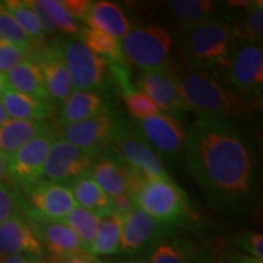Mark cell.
Returning <instances> with one entry per match:
<instances>
[{
	"instance_id": "39",
	"label": "cell",
	"mask_w": 263,
	"mask_h": 263,
	"mask_svg": "<svg viewBox=\"0 0 263 263\" xmlns=\"http://www.w3.org/2000/svg\"><path fill=\"white\" fill-rule=\"evenodd\" d=\"M60 3L67 14L77 22L85 21L91 5L89 0H60Z\"/></svg>"
},
{
	"instance_id": "8",
	"label": "cell",
	"mask_w": 263,
	"mask_h": 263,
	"mask_svg": "<svg viewBox=\"0 0 263 263\" xmlns=\"http://www.w3.org/2000/svg\"><path fill=\"white\" fill-rule=\"evenodd\" d=\"M21 192L22 211L26 218L31 221H64L66 216L77 206L68 186L48 180H42Z\"/></svg>"
},
{
	"instance_id": "5",
	"label": "cell",
	"mask_w": 263,
	"mask_h": 263,
	"mask_svg": "<svg viewBox=\"0 0 263 263\" xmlns=\"http://www.w3.org/2000/svg\"><path fill=\"white\" fill-rule=\"evenodd\" d=\"M50 44L64 61L73 90L107 93L108 84L112 80L111 62L94 54L81 41L59 38Z\"/></svg>"
},
{
	"instance_id": "32",
	"label": "cell",
	"mask_w": 263,
	"mask_h": 263,
	"mask_svg": "<svg viewBox=\"0 0 263 263\" xmlns=\"http://www.w3.org/2000/svg\"><path fill=\"white\" fill-rule=\"evenodd\" d=\"M5 8L16 20L20 27L32 39L35 45H41L45 41V33L43 31L37 15L26 4L25 0H5Z\"/></svg>"
},
{
	"instance_id": "37",
	"label": "cell",
	"mask_w": 263,
	"mask_h": 263,
	"mask_svg": "<svg viewBox=\"0 0 263 263\" xmlns=\"http://www.w3.org/2000/svg\"><path fill=\"white\" fill-rule=\"evenodd\" d=\"M33 50L17 47L0 39V73L6 74L10 70L27 59Z\"/></svg>"
},
{
	"instance_id": "26",
	"label": "cell",
	"mask_w": 263,
	"mask_h": 263,
	"mask_svg": "<svg viewBox=\"0 0 263 263\" xmlns=\"http://www.w3.org/2000/svg\"><path fill=\"white\" fill-rule=\"evenodd\" d=\"M78 206L101 217L115 212L111 197L99 186L90 173L85 174L70 186Z\"/></svg>"
},
{
	"instance_id": "28",
	"label": "cell",
	"mask_w": 263,
	"mask_h": 263,
	"mask_svg": "<svg viewBox=\"0 0 263 263\" xmlns=\"http://www.w3.org/2000/svg\"><path fill=\"white\" fill-rule=\"evenodd\" d=\"M166 4L183 29L218 17V5L211 0H171Z\"/></svg>"
},
{
	"instance_id": "17",
	"label": "cell",
	"mask_w": 263,
	"mask_h": 263,
	"mask_svg": "<svg viewBox=\"0 0 263 263\" xmlns=\"http://www.w3.org/2000/svg\"><path fill=\"white\" fill-rule=\"evenodd\" d=\"M129 172L130 167L121 159L112 145L94 157L90 170L95 182L111 199L128 194Z\"/></svg>"
},
{
	"instance_id": "14",
	"label": "cell",
	"mask_w": 263,
	"mask_h": 263,
	"mask_svg": "<svg viewBox=\"0 0 263 263\" xmlns=\"http://www.w3.org/2000/svg\"><path fill=\"white\" fill-rule=\"evenodd\" d=\"M134 85L153 100L161 112L178 120L189 111L180 94L178 73L171 66L163 70L143 72Z\"/></svg>"
},
{
	"instance_id": "31",
	"label": "cell",
	"mask_w": 263,
	"mask_h": 263,
	"mask_svg": "<svg viewBox=\"0 0 263 263\" xmlns=\"http://www.w3.org/2000/svg\"><path fill=\"white\" fill-rule=\"evenodd\" d=\"M239 42L262 44L263 39V2L255 0L244 10L240 24L233 22Z\"/></svg>"
},
{
	"instance_id": "16",
	"label": "cell",
	"mask_w": 263,
	"mask_h": 263,
	"mask_svg": "<svg viewBox=\"0 0 263 263\" xmlns=\"http://www.w3.org/2000/svg\"><path fill=\"white\" fill-rule=\"evenodd\" d=\"M24 256L44 261L47 251L24 215L15 216L0 224V257Z\"/></svg>"
},
{
	"instance_id": "45",
	"label": "cell",
	"mask_w": 263,
	"mask_h": 263,
	"mask_svg": "<svg viewBox=\"0 0 263 263\" xmlns=\"http://www.w3.org/2000/svg\"><path fill=\"white\" fill-rule=\"evenodd\" d=\"M8 85L9 83H8V80H6V76L0 73V98H2V95L4 93L5 88L8 87Z\"/></svg>"
},
{
	"instance_id": "15",
	"label": "cell",
	"mask_w": 263,
	"mask_h": 263,
	"mask_svg": "<svg viewBox=\"0 0 263 263\" xmlns=\"http://www.w3.org/2000/svg\"><path fill=\"white\" fill-rule=\"evenodd\" d=\"M136 126L154 150L167 156H176L184 151L186 130L176 117L160 112L137 121Z\"/></svg>"
},
{
	"instance_id": "3",
	"label": "cell",
	"mask_w": 263,
	"mask_h": 263,
	"mask_svg": "<svg viewBox=\"0 0 263 263\" xmlns=\"http://www.w3.org/2000/svg\"><path fill=\"white\" fill-rule=\"evenodd\" d=\"M128 195L138 209L176 228L199 221L190 199L176 180L147 177L130 167Z\"/></svg>"
},
{
	"instance_id": "27",
	"label": "cell",
	"mask_w": 263,
	"mask_h": 263,
	"mask_svg": "<svg viewBox=\"0 0 263 263\" xmlns=\"http://www.w3.org/2000/svg\"><path fill=\"white\" fill-rule=\"evenodd\" d=\"M121 234H122V215L111 212L101 216L97 235L88 250V255L99 258L120 254Z\"/></svg>"
},
{
	"instance_id": "9",
	"label": "cell",
	"mask_w": 263,
	"mask_h": 263,
	"mask_svg": "<svg viewBox=\"0 0 263 263\" xmlns=\"http://www.w3.org/2000/svg\"><path fill=\"white\" fill-rule=\"evenodd\" d=\"M176 227L160 222L143 210L133 207L122 215L120 254L138 256L151 251L164 240L176 235Z\"/></svg>"
},
{
	"instance_id": "38",
	"label": "cell",
	"mask_w": 263,
	"mask_h": 263,
	"mask_svg": "<svg viewBox=\"0 0 263 263\" xmlns=\"http://www.w3.org/2000/svg\"><path fill=\"white\" fill-rule=\"evenodd\" d=\"M25 2L34 11V14L37 15L39 24H41L45 35H55L57 33H59L58 27L52 22V20L48 15V12L45 11V9L43 8L41 0H25Z\"/></svg>"
},
{
	"instance_id": "13",
	"label": "cell",
	"mask_w": 263,
	"mask_h": 263,
	"mask_svg": "<svg viewBox=\"0 0 263 263\" xmlns=\"http://www.w3.org/2000/svg\"><path fill=\"white\" fill-rule=\"evenodd\" d=\"M94 157L57 134L44 167V180L70 186L90 173Z\"/></svg>"
},
{
	"instance_id": "4",
	"label": "cell",
	"mask_w": 263,
	"mask_h": 263,
	"mask_svg": "<svg viewBox=\"0 0 263 263\" xmlns=\"http://www.w3.org/2000/svg\"><path fill=\"white\" fill-rule=\"evenodd\" d=\"M182 35L183 58L192 70L223 68L239 43L234 24L219 17L183 29Z\"/></svg>"
},
{
	"instance_id": "7",
	"label": "cell",
	"mask_w": 263,
	"mask_h": 263,
	"mask_svg": "<svg viewBox=\"0 0 263 263\" xmlns=\"http://www.w3.org/2000/svg\"><path fill=\"white\" fill-rule=\"evenodd\" d=\"M227 85L249 99L261 100L263 91L262 44L239 42L222 68Z\"/></svg>"
},
{
	"instance_id": "43",
	"label": "cell",
	"mask_w": 263,
	"mask_h": 263,
	"mask_svg": "<svg viewBox=\"0 0 263 263\" xmlns=\"http://www.w3.org/2000/svg\"><path fill=\"white\" fill-rule=\"evenodd\" d=\"M9 179L8 168H6V157L0 153V184H6Z\"/></svg>"
},
{
	"instance_id": "30",
	"label": "cell",
	"mask_w": 263,
	"mask_h": 263,
	"mask_svg": "<svg viewBox=\"0 0 263 263\" xmlns=\"http://www.w3.org/2000/svg\"><path fill=\"white\" fill-rule=\"evenodd\" d=\"M64 222L77 235L82 246H83L84 252L88 254V250H89L91 242L94 241L95 235H97L100 217L77 205L66 216Z\"/></svg>"
},
{
	"instance_id": "18",
	"label": "cell",
	"mask_w": 263,
	"mask_h": 263,
	"mask_svg": "<svg viewBox=\"0 0 263 263\" xmlns=\"http://www.w3.org/2000/svg\"><path fill=\"white\" fill-rule=\"evenodd\" d=\"M107 112H112L107 93L73 90L64 103L60 104L58 123L60 127H64Z\"/></svg>"
},
{
	"instance_id": "36",
	"label": "cell",
	"mask_w": 263,
	"mask_h": 263,
	"mask_svg": "<svg viewBox=\"0 0 263 263\" xmlns=\"http://www.w3.org/2000/svg\"><path fill=\"white\" fill-rule=\"evenodd\" d=\"M21 215H24V211L20 193L12 190L8 184H0V224Z\"/></svg>"
},
{
	"instance_id": "22",
	"label": "cell",
	"mask_w": 263,
	"mask_h": 263,
	"mask_svg": "<svg viewBox=\"0 0 263 263\" xmlns=\"http://www.w3.org/2000/svg\"><path fill=\"white\" fill-rule=\"evenodd\" d=\"M88 28L97 29L122 42L130 28L129 20L124 11L112 2H91L89 12L85 17Z\"/></svg>"
},
{
	"instance_id": "11",
	"label": "cell",
	"mask_w": 263,
	"mask_h": 263,
	"mask_svg": "<svg viewBox=\"0 0 263 263\" xmlns=\"http://www.w3.org/2000/svg\"><path fill=\"white\" fill-rule=\"evenodd\" d=\"M55 138L57 133L50 128L6 159L9 179L20 190L28 189L44 180L45 162Z\"/></svg>"
},
{
	"instance_id": "41",
	"label": "cell",
	"mask_w": 263,
	"mask_h": 263,
	"mask_svg": "<svg viewBox=\"0 0 263 263\" xmlns=\"http://www.w3.org/2000/svg\"><path fill=\"white\" fill-rule=\"evenodd\" d=\"M45 263V262H43ZM47 263H95V258L88 254H80L71 257L50 258Z\"/></svg>"
},
{
	"instance_id": "33",
	"label": "cell",
	"mask_w": 263,
	"mask_h": 263,
	"mask_svg": "<svg viewBox=\"0 0 263 263\" xmlns=\"http://www.w3.org/2000/svg\"><path fill=\"white\" fill-rule=\"evenodd\" d=\"M0 39L27 50H34L37 48V45L26 34L24 29L20 27L16 20L5 8L4 2H0Z\"/></svg>"
},
{
	"instance_id": "1",
	"label": "cell",
	"mask_w": 263,
	"mask_h": 263,
	"mask_svg": "<svg viewBox=\"0 0 263 263\" xmlns=\"http://www.w3.org/2000/svg\"><path fill=\"white\" fill-rule=\"evenodd\" d=\"M189 174L216 211L239 213L255 195L256 159L251 144L232 121L197 118L186 130Z\"/></svg>"
},
{
	"instance_id": "44",
	"label": "cell",
	"mask_w": 263,
	"mask_h": 263,
	"mask_svg": "<svg viewBox=\"0 0 263 263\" xmlns=\"http://www.w3.org/2000/svg\"><path fill=\"white\" fill-rule=\"evenodd\" d=\"M8 120H9V115L6 112V108L4 106V104H3L2 98H0V126H2L4 122H6Z\"/></svg>"
},
{
	"instance_id": "34",
	"label": "cell",
	"mask_w": 263,
	"mask_h": 263,
	"mask_svg": "<svg viewBox=\"0 0 263 263\" xmlns=\"http://www.w3.org/2000/svg\"><path fill=\"white\" fill-rule=\"evenodd\" d=\"M43 8L50 16L55 26H57L59 32L65 33L70 37H78L80 35L81 28L80 24L72 18L67 11L62 8L60 0H41Z\"/></svg>"
},
{
	"instance_id": "24",
	"label": "cell",
	"mask_w": 263,
	"mask_h": 263,
	"mask_svg": "<svg viewBox=\"0 0 263 263\" xmlns=\"http://www.w3.org/2000/svg\"><path fill=\"white\" fill-rule=\"evenodd\" d=\"M51 126L45 121L15 120L9 118L0 126V153L6 159L26 145L28 141L41 136Z\"/></svg>"
},
{
	"instance_id": "23",
	"label": "cell",
	"mask_w": 263,
	"mask_h": 263,
	"mask_svg": "<svg viewBox=\"0 0 263 263\" xmlns=\"http://www.w3.org/2000/svg\"><path fill=\"white\" fill-rule=\"evenodd\" d=\"M35 50V49H34ZM34 50L27 59L20 62L6 73V80L11 88L20 93L28 95L44 103L51 104L47 88L44 84L41 66L35 59Z\"/></svg>"
},
{
	"instance_id": "47",
	"label": "cell",
	"mask_w": 263,
	"mask_h": 263,
	"mask_svg": "<svg viewBox=\"0 0 263 263\" xmlns=\"http://www.w3.org/2000/svg\"><path fill=\"white\" fill-rule=\"evenodd\" d=\"M95 263H112V262L104 261V259H100V258H95Z\"/></svg>"
},
{
	"instance_id": "46",
	"label": "cell",
	"mask_w": 263,
	"mask_h": 263,
	"mask_svg": "<svg viewBox=\"0 0 263 263\" xmlns=\"http://www.w3.org/2000/svg\"><path fill=\"white\" fill-rule=\"evenodd\" d=\"M118 263H147L146 259H129V261H122Z\"/></svg>"
},
{
	"instance_id": "25",
	"label": "cell",
	"mask_w": 263,
	"mask_h": 263,
	"mask_svg": "<svg viewBox=\"0 0 263 263\" xmlns=\"http://www.w3.org/2000/svg\"><path fill=\"white\" fill-rule=\"evenodd\" d=\"M2 101L9 118H15V120L45 121L52 114L51 104L20 93L10 85L5 88L2 95Z\"/></svg>"
},
{
	"instance_id": "40",
	"label": "cell",
	"mask_w": 263,
	"mask_h": 263,
	"mask_svg": "<svg viewBox=\"0 0 263 263\" xmlns=\"http://www.w3.org/2000/svg\"><path fill=\"white\" fill-rule=\"evenodd\" d=\"M222 263H263V259H258L252 256L241 254V252H234L224 256Z\"/></svg>"
},
{
	"instance_id": "20",
	"label": "cell",
	"mask_w": 263,
	"mask_h": 263,
	"mask_svg": "<svg viewBox=\"0 0 263 263\" xmlns=\"http://www.w3.org/2000/svg\"><path fill=\"white\" fill-rule=\"evenodd\" d=\"M28 221L41 240L47 255H51L50 258L71 257V256L85 254L80 239L64 221L38 222L31 219Z\"/></svg>"
},
{
	"instance_id": "21",
	"label": "cell",
	"mask_w": 263,
	"mask_h": 263,
	"mask_svg": "<svg viewBox=\"0 0 263 263\" xmlns=\"http://www.w3.org/2000/svg\"><path fill=\"white\" fill-rule=\"evenodd\" d=\"M147 263H216L212 251L193 240L170 238L151 250Z\"/></svg>"
},
{
	"instance_id": "12",
	"label": "cell",
	"mask_w": 263,
	"mask_h": 263,
	"mask_svg": "<svg viewBox=\"0 0 263 263\" xmlns=\"http://www.w3.org/2000/svg\"><path fill=\"white\" fill-rule=\"evenodd\" d=\"M112 146L124 162L147 177L174 180L156 151L151 147L137 126L123 120L115 138Z\"/></svg>"
},
{
	"instance_id": "6",
	"label": "cell",
	"mask_w": 263,
	"mask_h": 263,
	"mask_svg": "<svg viewBox=\"0 0 263 263\" xmlns=\"http://www.w3.org/2000/svg\"><path fill=\"white\" fill-rule=\"evenodd\" d=\"M127 62L143 72L163 70L171 66L174 41L172 34L161 25L130 26L121 42Z\"/></svg>"
},
{
	"instance_id": "10",
	"label": "cell",
	"mask_w": 263,
	"mask_h": 263,
	"mask_svg": "<svg viewBox=\"0 0 263 263\" xmlns=\"http://www.w3.org/2000/svg\"><path fill=\"white\" fill-rule=\"evenodd\" d=\"M122 122V118L112 111L60 127V133L57 134L89 156L97 157L112 145Z\"/></svg>"
},
{
	"instance_id": "35",
	"label": "cell",
	"mask_w": 263,
	"mask_h": 263,
	"mask_svg": "<svg viewBox=\"0 0 263 263\" xmlns=\"http://www.w3.org/2000/svg\"><path fill=\"white\" fill-rule=\"evenodd\" d=\"M230 242L238 250V252L263 259V236L261 233L248 230V232L233 236Z\"/></svg>"
},
{
	"instance_id": "42",
	"label": "cell",
	"mask_w": 263,
	"mask_h": 263,
	"mask_svg": "<svg viewBox=\"0 0 263 263\" xmlns=\"http://www.w3.org/2000/svg\"><path fill=\"white\" fill-rule=\"evenodd\" d=\"M44 261L24 257V256H4L0 257V263H43Z\"/></svg>"
},
{
	"instance_id": "29",
	"label": "cell",
	"mask_w": 263,
	"mask_h": 263,
	"mask_svg": "<svg viewBox=\"0 0 263 263\" xmlns=\"http://www.w3.org/2000/svg\"><path fill=\"white\" fill-rule=\"evenodd\" d=\"M78 37L81 38V42L85 47L94 54L106 59L108 62L114 65L127 66V60L124 58L121 42L103 32L88 27L82 28Z\"/></svg>"
},
{
	"instance_id": "19",
	"label": "cell",
	"mask_w": 263,
	"mask_h": 263,
	"mask_svg": "<svg viewBox=\"0 0 263 263\" xmlns=\"http://www.w3.org/2000/svg\"><path fill=\"white\" fill-rule=\"evenodd\" d=\"M34 55L41 66L45 88L51 103L52 101H57L59 104L64 103L68 95L73 91V88H72L70 73L57 49L51 44H48L45 47L35 48Z\"/></svg>"
},
{
	"instance_id": "2",
	"label": "cell",
	"mask_w": 263,
	"mask_h": 263,
	"mask_svg": "<svg viewBox=\"0 0 263 263\" xmlns=\"http://www.w3.org/2000/svg\"><path fill=\"white\" fill-rule=\"evenodd\" d=\"M178 84L186 107L197 118L232 121L249 116L262 105L261 100L238 94L210 71L188 68L179 72Z\"/></svg>"
}]
</instances>
